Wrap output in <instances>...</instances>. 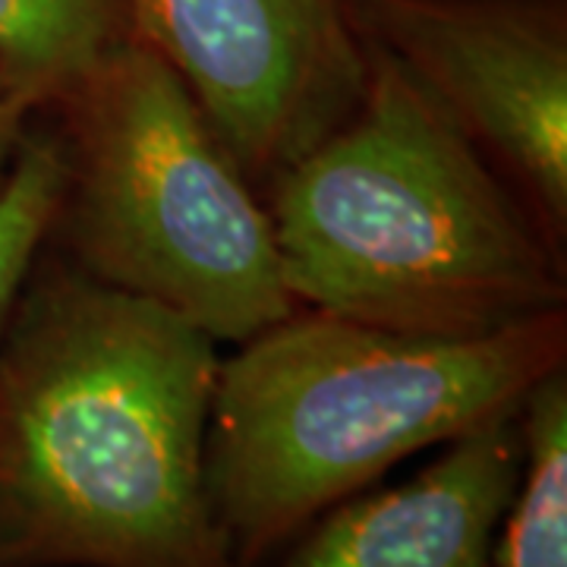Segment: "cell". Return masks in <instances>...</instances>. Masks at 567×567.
Masks as SVG:
<instances>
[{
  "instance_id": "6",
  "label": "cell",
  "mask_w": 567,
  "mask_h": 567,
  "mask_svg": "<svg viewBox=\"0 0 567 567\" xmlns=\"http://www.w3.org/2000/svg\"><path fill=\"white\" fill-rule=\"evenodd\" d=\"M249 186L265 189L353 114L365 51L344 0H123Z\"/></svg>"
},
{
  "instance_id": "9",
  "label": "cell",
  "mask_w": 567,
  "mask_h": 567,
  "mask_svg": "<svg viewBox=\"0 0 567 567\" xmlns=\"http://www.w3.org/2000/svg\"><path fill=\"white\" fill-rule=\"evenodd\" d=\"M517 420L524 464L488 567H567V363L533 385Z\"/></svg>"
},
{
  "instance_id": "4",
  "label": "cell",
  "mask_w": 567,
  "mask_h": 567,
  "mask_svg": "<svg viewBox=\"0 0 567 567\" xmlns=\"http://www.w3.org/2000/svg\"><path fill=\"white\" fill-rule=\"evenodd\" d=\"M44 117L63 158L48 249L63 262L215 344L300 309L262 196L148 44L117 41Z\"/></svg>"
},
{
  "instance_id": "2",
  "label": "cell",
  "mask_w": 567,
  "mask_h": 567,
  "mask_svg": "<svg viewBox=\"0 0 567 567\" xmlns=\"http://www.w3.org/2000/svg\"><path fill=\"white\" fill-rule=\"evenodd\" d=\"M363 51L353 114L262 196L297 306L420 338L567 309V256L439 104Z\"/></svg>"
},
{
  "instance_id": "8",
  "label": "cell",
  "mask_w": 567,
  "mask_h": 567,
  "mask_svg": "<svg viewBox=\"0 0 567 567\" xmlns=\"http://www.w3.org/2000/svg\"><path fill=\"white\" fill-rule=\"evenodd\" d=\"M126 35L123 0H0V76L44 114Z\"/></svg>"
},
{
  "instance_id": "10",
  "label": "cell",
  "mask_w": 567,
  "mask_h": 567,
  "mask_svg": "<svg viewBox=\"0 0 567 567\" xmlns=\"http://www.w3.org/2000/svg\"><path fill=\"white\" fill-rule=\"evenodd\" d=\"M63 158L54 123L39 114L7 183L0 186V324L48 246L61 203Z\"/></svg>"
},
{
  "instance_id": "7",
  "label": "cell",
  "mask_w": 567,
  "mask_h": 567,
  "mask_svg": "<svg viewBox=\"0 0 567 567\" xmlns=\"http://www.w3.org/2000/svg\"><path fill=\"white\" fill-rule=\"evenodd\" d=\"M517 413L447 442L404 486L328 507L278 567H488L524 464Z\"/></svg>"
},
{
  "instance_id": "5",
  "label": "cell",
  "mask_w": 567,
  "mask_h": 567,
  "mask_svg": "<svg viewBox=\"0 0 567 567\" xmlns=\"http://www.w3.org/2000/svg\"><path fill=\"white\" fill-rule=\"evenodd\" d=\"M567 256V0H344Z\"/></svg>"
},
{
  "instance_id": "1",
  "label": "cell",
  "mask_w": 567,
  "mask_h": 567,
  "mask_svg": "<svg viewBox=\"0 0 567 567\" xmlns=\"http://www.w3.org/2000/svg\"><path fill=\"white\" fill-rule=\"evenodd\" d=\"M218 360L44 246L0 324V567H240L205 492Z\"/></svg>"
},
{
  "instance_id": "12",
  "label": "cell",
  "mask_w": 567,
  "mask_h": 567,
  "mask_svg": "<svg viewBox=\"0 0 567 567\" xmlns=\"http://www.w3.org/2000/svg\"><path fill=\"white\" fill-rule=\"evenodd\" d=\"M123 7H126V3H123Z\"/></svg>"
},
{
  "instance_id": "3",
  "label": "cell",
  "mask_w": 567,
  "mask_h": 567,
  "mask_svg": "<svg viewBox=\"0 0 567 567\" xmlns=\"http://www.w3.org/2000/svg\"><path fill=\"white\" fill-rule=\"evenodd\" d=\"M218 360L205 492L240 567L425 447L520 410L567 363V309L483 338H420L293 309Z\"/></svg>"
},
{
  "instance_id": "11",
  "label": "cell",
  "mask_w": 567,
  "mask_h": 567,
  "mask_svg": "<svg viewBox=\"0 0 567 567\" xmlns=\"http://www.w3.org/2000/svg\"><path fill=\"white\" fill-rule=\"evenodd\" d=\"M35 117H39V111L25 102L20 92H13L0 76V186L10 177L13 162H17Z\"/></svg>"
}]
</instances>
